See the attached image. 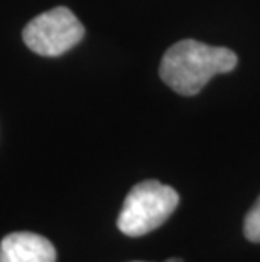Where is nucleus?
I'll return each mask as SVG.
<instances>
[{
  "mask_svg": "<svg viewBox=\"0 0 260 262\" xmlns=\"http://www.w3.org/2000/svg\"><path fill=\"white\" fill-rule=\"evenodd\" d=\"M237 54L228 48L203 44L195 39H182L171 46L160 59L159 75L176 93L193 97L215 75L235 70Z\"/></svg>",
  "mask_w": 260,
  "mask_h": 262,
  "instance_id": "1",
  "label": "nucleus"
},
{
  "mask_svg": "<svg viewBox=\"0 0 260 262\" xmlns=\"http://www.w3.org/2000/svg\"><path fill=\"white\" fill-rule=\"evenodd\" d=\"M178 205L179 194L174 188L156 180L142 181L127 194L117 227L129 237L146 235L162 225Z\"/></svg>",
  "mask_w": 260,
  "mask_h": 262,
  "instance_id": "2",
  "label": "nucleus"
},
{
  "mask_svg": "<svg viewBox=\"0 0 260 262\" xmlns=\"http://www.w3.org/2000/svg\"><path fill=\"white\" fill-rule=\"evenodd\" d=\"M85 27L66 7H56L39 14L22 31L24 44L39 56H61L78 44Z\"/></svg>",
  "mask_w": 260,
  "mask_h": 262,
  "instance_id": "3",
  "label": "nucleus"
},
{
  "mask_svg": "<svg viewBox=\"0 0 260 262\" xmlns=\"http://www.w3.org/2000/svg\"><path fill=\"white\" fill-rule=\"evenodd\" d=\"M0 262H56V249L37 233L14 232L0 242Z\"/></svg>",
  "mask_w": 260,
  "mask_h": 262,
  "instance_id": "4",
  "label": "nucleus"
},
{
  "mask_svg": "<svg viewBox=\"0 0 260 262\" xmlns=\"http://www.w3.org/2000/svg\"><path fill=\"white\" fill-rule=\"evenodd\" d=\"M243 232H245V237L250 242L260 244V196L245 216Z\"/></svg>",
  "mask_w": 260,
  "mask_h": 262,
  "instance_id": "5",
  "label": "nucleus"
},
{
  "mask_svg": "<svg viewBox=\"0 0 260 262\" xmlns=\"http://www.w3.org/2000/svg\"><path fill=\"white\" fill-rule=\"evenodd\" d=\"M166 262H182V259H179V257H171V259H168Z\"/></svg>",
  "mask_w": 260,
  "mask_h": 262,
  "instance_id": "6",
  "label": "nucleus"
},
{
  "mask_svg": "<svg viewBox=\"0 0 260 262\" xmlns=\"http://www.w3.org/2000/svg\"><path fill=\"white\" fill-rule=\"evenodd\" d=\"M135 262H140V260H135Z\"/></svg>",
  "mask_w": 260,
  "mask_h": 262,
  "instance_id": "7",
  "label": "nucleus"
}]
</instances>
